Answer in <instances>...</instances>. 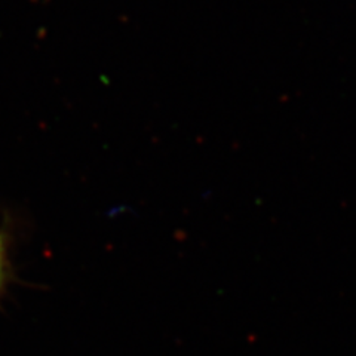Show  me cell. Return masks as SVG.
I'll use <instances>...</instances> for the list:
<instances>
[{"instance_id":"cell-1","label":"cell","mask_w":356,"mask_h":356,"mask_svg":"<svg viewBox=\"0 0 356 356\" xmlns=\"http://www.w3.org/2000/svg\"><path fill=\"white\" fill-rule=\"evenodd\" d=\"M2 275H3V259H2V243H0V284H2Z\"/></svg>"}]
</instances>
